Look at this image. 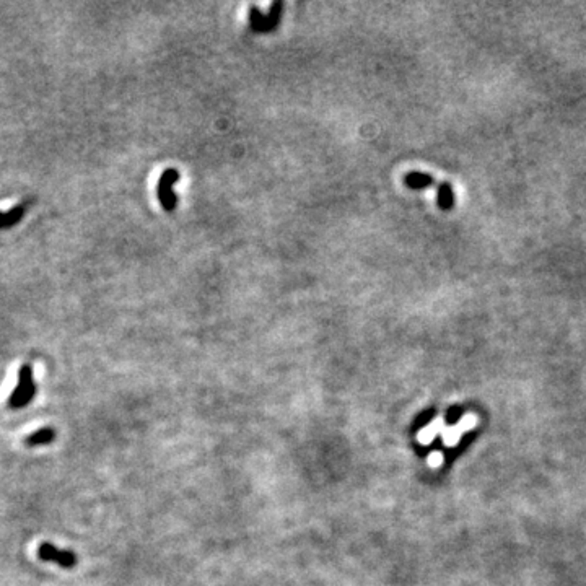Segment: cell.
Here are the masks:
<instances>
[{"label":"cell","instance_id":"52a82bcc","mask_svg":"<svg viewBox=\"0 0 586 586\" xmlns=\"http://www.w3.org/2000/svg\"><path fill=\"white\" fill-rule=\"evenodd\" d=\"M56 440V429H52V427H43V429L33 431V433L28 435V437L25 438V445L30 448L35 447H46L51 442Z\"/></svg>","mask_w":586,"mask_h":586},{"label":"cell","instance_id":"5b68a950","mask_svg":"<svg viewBox=\"0 0 586 586\" xmlns=\"http://www.w3.org/2000/svg\"><path fill=\"white\" fill-rule=\"evenodd\" d=\"M435 183H437V181H435L433 176L429 175V173L411 171L404 176V184L412 191H424L427 188L435 186Z\"/></svg>","mask_w":586,"mask_h":586},{"label":"cell","instance_id":"ba28073f","mask_svg":"<svg viewBox=\"0 0 586 586\" xmlns=\"http://www.w3.org/2000/svg\"><path fill=\"white\" fill-rule=\"evenodd\" d=\"M26 215V206L25 204H18L8 212H0V230H8L12 226L18 225L21 219Z\"/></svg>","mask_w":586,"mask_h":586},{"label":"cell","instance_id":"3957f363","mask_svg":"<svg viewBox=\"0 0 586 586\" xmlns=\"http://www.w3.org/2000/svg\"><path fill=\"white\" fill-rule=\"evenodd\" d=\"M179 181V171L176 168H168L162 173L157 184V197L165 212H175L178 206V195L175 193V184Z\"/></svg>","mask_w":586,"mask_h":586},{"label":"cell","instance_id":"7a4b0ae2","mask_svg":"<svg viewBox=\"0 0 586 586\" xmlns=\"http://www.w3.org/2000/svg\"><path fill=\"white\" fill-rule=\"evenodd\" d=\"M282 12H284V2L282 0H275L272 3L267 15L261 12V8L251 6V8H249V26H251L254 33H272L280 23Z\"/></svg>","mask_w":586,"mask_h":586},{"label":"cell","instance_id":"9c48e42d","mask_svg":"<svg viewBox=\"0 0 586 586\" xmlns=\"http://www.w3.org/2000/svg\"><path fill=\"white\" fill-rule=\"evenodd\" d=\"M443 461H445L443 454L440 451H433L429 456V461H427V462H429L430 467H438V466L443 465Z\"/></svg>","mask_w":586,"mask_h":586},{"label":"cell","instance_id":"6da1fadb","mask_svg":"<svg viewBox=\"0 0 586 586\" xmlns=\"http://www.w3.org/2000/svg\"><path fill=\"white\" fill-rule=\"evenodd\" d=\"M35 396H36V383L33 380V368H31L30 363H23L20 368V371H18V384L17 388L13 389L10 398H8L7 406L8 409H13V411H17V409H23L33 401Z\"/></svg>","mask_w":586,"mask_h":586},{"label":"cell","instance_id":"8992f818","mask_svg":"<svg viewBox=\"0 0 586 586\" xmlns=\"http://www.w3.org/2000/svg\"><path fill=\"white\" fill-rule=\"evenodd\" d=\"M437 204L445 212L453 211L454 206H456V195H454V189L449 181H442V183L438 184Z\"/></svg>","mask_w":586,"mask_h":586},{"label":"cell","instance_id":"277c9868","mask_svg":"<svg viewBox=\"0 0 586 586\" xmlns=\"http://www.w3.org/2000/svg\"><path fill=\"white\" fill-rule=\"evenodd\" d=\"M38 557L43 562H51L62 569H74L77 565V556L72 551H64L51 543H43L38 547Z\"/></svg>","mask_w":586,"mask_h":586}]
</instances>
